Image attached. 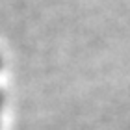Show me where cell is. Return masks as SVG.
<instances>
[{"label":"cell","instance_id":"7a4b0ae2","mask_svg":"<svg viewBox=\"0 0 130 130\" xmlns=\"http://www.w3.org/2000/svg\"><path fill=\"white\" fill-rule=\"evenodd\" d=\"M0 65H2V60H0Z\"/></svg>","mask_w":130,"mask_h":130},{"label":"cell","instance_id":"6da1fadb","mask_svg":"<svg viewBox=\"0 0 130 130\" xmlns=\"http://www.w3.org/2000/svg\"><path fill=\"white\" fill-rule=\"evenodd\" d=\"M2 110H4V97L0 93V123H2Z\"/></svg>","mask_w":130,"mask_h":130}]
</instances>
